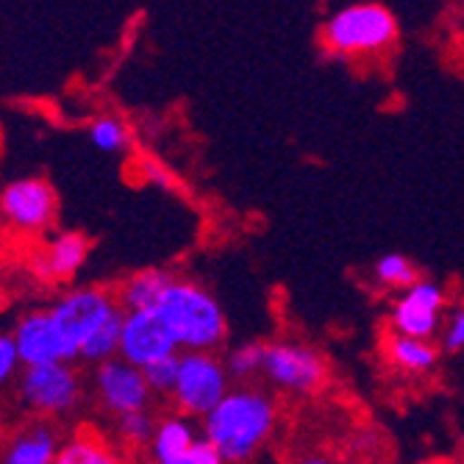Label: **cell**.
Instances as JSON below:
<instances>
[{
	"label": "cell",
	"instance_id": "d6986e66",
	"mask_svg": "<svg viewBox=\"0 0 464 464\" xmlns=\"http://www.w3.org/2000/svg\"><path fill=\"white\" fill-rule=\"evenodd\" d=\"M122 323H125V312H114L87 343L81 348V356L83 362H92V364H106L111 359L120 356V343H122Z\"/></svg>",
	"mask_w": 464,
	"mask_h": 464
},
{
	"label": "cell",
	"instance_id": "484cf974",
	"mask_svg": "<svg viewBox=\"0 0 464 464\" xmlns=\"http://www.w3.org/2000/svg\"><path fill=\"white\" fill-rule=\"evenodd\" d=\"M442 345L450 353L464 351V309H459V312L450 314V320L445 325V334H442Z\"/></svg>",
	"mask_w": 464,
	"mask_h": 464
},
{
	"label": "cell",
	"instance_id": "3957f363",
	"mask_svg": "<svg viewBox=\"0 0 464 464\" xmlns=\"http://www.w3.org/2000/svg\"><path fill=\"white\" fill-rule=\"evenodd\" d=\"M398 39V20L382 4H351L323 25V42L334 56L382 53Z\"/></svg>",
	"mask_w": 464,
	"mask_h": 464
},
{
	"label": "cell",
	"instance_id": "ba28073f",
	"mask_svg": "<svg viewBox=\"0 0 464 464\" xmlns=\"http://www.w3.org/2000/svg\"><path fill=\"white\" fill-rule=\"evenodd\" d=\"M14 343L20 351V362L23 367H45V364H70L75 356L67 348L64 336L48 309H31L25 312L14 331Z\"/></svg>",
	"mask_w": 464,
	"mask_h": 464
},
{
	"label": "cell",
	"instance_id": "5b68a950",
	"mask_svg": "<svg viewBox=\"0 0 464 464\" xmlns=\"http://www.w3.org/2000/svg\"><path fill=\"white\" fill-rule=\"evenodd\" d=\"M120 301L109 289L101 286H83V289H70L67 295L51 306V314L64 336L67 348L72 351V356H81L83 343L114 314L120 312Z\"/></svg>",
	"mask_w": 464,
	"mask_h": 464
},
{
	"label": "cell",
	"instance_id": "30bf717a",
	"mask_svg": "<svg viewBox=\"0 0 464 464\" xmlns=\"http://www.w3.org/2000/svg\"><path fill=\"white\" fill-rule=\"evenodd\" d=\"M179 343L173 340L170 328L164 325L159 312H125L120 359L145 370L153 362L179 356Z\"/></svg>",
	"mask_w": 464,
	"mask_h": 464
},
{
	"label": "cell",
	"instance_id": "f546056e",
	"mask_svg": "<svg viewBox=\"0 0 464 464\" xmlns=\"http://www.w3.org/2000/svg\"><path fill=\"white\" fill-rule=\"evenodd\" d=\"M167 464H192V456H184V459H176V461H167Z\"/></svg>",
	"mask_w": 464,
	"mask_h": 464
},
{
	"label": "cell",
	"instance_id": "44dd1931",
	"mask_svg": "<svg viewBox=\"0 0 464 464\" xmlns=\"http://www.w3.org/2000/svg\"><path fill=\"white\" fill-rule=\"evenodd\" d=\"M156 426H159V423H153V417H150L148 411L122 414V417H117V423H114L117 437H120L125 445H134V448H140V445H153Z\"/></svg>",
	"mask_w": 464,
	"mask_h": 464
},
{
	"label": "cell",
	"instance_id": "8fae6325",
	"mask_svg": "<svg viewBox=\"0 0 464 464\" xmlns=\"http://www.w3.org/2000/svg\"><path fill=\"white\" fill-rule=\"evenodd\" d=\"M95 395L114 417L145 411L150 403V387L145 382V372L125 359H111L98 364L95 370Z\"/></svg>",
	"mask_w": 464,
	"mask_h": 464
},
{
	"label": "cell",
	"instance_id": "4fadbf2b",
	"mask_svg": "<svg viewBox=\"0 0 464 464\" xmlns=\"http://www.w3.org/2000/svg\"><path fill=\"white\" fill-rule=\"evenodd\" d=\"M59 450V431L45 420H36L17 429V434L6 442L4 464H56Z\"/></svg>",
	"mask_w": 464,
	"mask_h": 464
},
{
	"label": "cell",
	"instance_id": "f1b7e54d",
	"mask_svg": "<svg viewBox=\"0 0 464 464\" xmlns=\"http://www.w3.org/2000/svg\"><path fill=\"white\" fill-rule=\"evenodd\" d=\"M420 464H453L448 459H426V461H420Z\"/></svg>",
	"mask_w": 464,
	"mask_h": 464
},
{
	"label": "cell",
	"instance_id": "6da1fadb",
	"mask_svg": "<svg viewBox=\"0 0 464 464\" xmlns=\"http://www.w3.org/2000/svg\"><path fill=\"white\" fill-rule=\"evenodd\" d=\"M276 429V401L259 387H234L220 406L203 417V437L218 445L226 464L256 456Z\"/></svg>",
	"mask_w": 464,
	"mask_h": 464
},
{
	"label": "cell",
	"instance_id": "4316f807",
	"mask_svg": "<svg viewBox=\"0 0 464 464\" xmlns=\"http://www.w3.org/2000/svg\"><path fill=\"white\" fill-rule=\"evenodd\" d=\"M192 464H226L223 453L218 450V445H212L206 437H198V442L192 445Z\"/></svg>",
	"mask_w": 464,
	"mask_h": 464
},
{
	"label": "cell",
	"instance_id": "7c38bea8",
	"mask_svg": "<svg viewBox=\"0 0 464 464\" xmlns=\"http://www.w3.org/2000/svg\"><path fill=\"white\" fill-rule=\"evenodd\" d=\"M445 306V292L434 281L420 278L411 289H406L392 306L390 325L398 336H411V340H431L440 331V314Z\"/></svg>",
	"mask_w": 464,
	"mask_h": 464
},
{
	"label": "cell",
	"instance_id": "7a4b0ae2",
	"mask_svg": "<svg viewBox=\"0 0 464 464\" xmlns=\"http://www.w3.org/2000/svg\"><path fill=\"white\" fill-rule=\"evenodd\" d=\"M159 317L187 353H208L226 340V314L203 286L176 281L159 304Z\"/></svg>",
	"mask_w": 464,
	"mask_h": 464
},
{
	"label": "cell",
	"instance_id": "277c9868",
	"mask_svg": "<svg viewBox=\"0 0 464 464\" xmlns=\"http://www.w3.org/2000/svg\"><path fill=\"white\" fill-rule=\"evenodd\" d=\"M228 367L212 353H181L173 401L184 417H208L231 392Z\"/></svg>",
	"mask_w": 464,
	"mask_h": 464
},
{
	"label": "cell",
	"instance_id": "9a60e30c",
	"mask_svg": "<svg viewBox=\"0 0 464 464\" xmlns=\"http://www.w3.org/2000/svg\"><path fill=\"white\" fill-rule=\"evenodd\" d=\"M173 284H176V278L167 270H159V267L140 270L122 281L117 301H120L122 312H156L167 289Z\"/></svg>",
	"mask_w": 464,
	"mask_h": 464
},
{
	"label": "cell",
	"instance_id": "8992f818",
	"mask_svg": "<svg viewBox=\"0 0 464 464\" xmlns=\"http://www.w3.org/2000/svg\"><path fill=\"white\" fill-rule=\"evenodd\" d=\"M17 398L34 414H67L81 401V378L70 364L25 367L17 382Z\"/></svg>",
	"mask_w": 464,
	"mask_h": 464
},
{
	"label": "cell",
	"instance_id": "603a6c76",
	"mask_svg": "<svg viewBox=\"0 0 464 464\" xmlns=\"http://www.w3.org/2000/svg\"><path fill=\"white\" fill-rule=\"evenodd\" d=\"M265 353H267V345H262V343H245V345L234 348L226 359L228 375L250 378L253 372H259L265 367Z\"/></svg>",
	"mask_w": 464,
	"mask_h": 464
},
{
	"label": "cell",
	"instance_id": "ac0fdd59",
	"mask_svg": "<svg viewBox=\"0 0 464 464\" xmlns=\"http://www.w3.org/2000/svg\"><path fill=\"white\" fill-rule=\"evenodd\" d=\"M387 356L392 364L409 372H429L437 364V348L426 340H411V336L392 334L387 343Z\"/></svg>",
	"mask_w": 464,
	"mask_h": 464
},
{
	"label": "cell",
	"instance_id": "83f0119b",
	"mask_svg": "<svg viewBox=\"0 0 464 464\" xmlns=\"http://www.w3.org/2000/svg\"><path fill=\"white\" fill-rule=\"evenodd\" d=\"M295 464H345V461H340L336 456H328V453H306Z\"/></svg>",
	"mask_w": 464,
	"mask_h": 464
},
{
	"label": "cell",
	"instance_id": "d4e9b609",
	"mask_svg": "<svg viewBox=\"0 0 464 464\" xmlns=\"http://www.w3.org/2000/svg\"><path fill=\"white\" fill-rule=\"evenodd\" d=\"M17 364H23V362H20V351H17L14 336L4 334L0 336V382H12Z\"/></svg>",
	"mask_w": 464,
	"mask_h": 464
},
{
	"label": "cell",
	"instance_id": "ffe728a7",
	"mask_svg": "<svg viewBox=\"0 0 464 464\" xmlns=\"http://www.w3.org/2000/svg\"><path fill=\"white\" fill-rule=\"evenodd\" d=\"M378 284L384 286H392V289H411L420 278H417V267L409 256H403V253H387V256H382L375 262L372 267Z\"/></svg>",
	"mask_w": 464,
	"mask_h": 464
},
{
	"label": "cell",
	"instance_id": "9c48e42d",
	"mask_svg": "<svg viewBox=\"0 0 464 464\" xmlns=\"http://www.w3.org/2000/svg\"><path fill=\"white\" fill-rule=\"evenodd\" d=\"M6 223L25 234L45 231L59 212V198L45 179H17L4 189Z\"/></svg>",
	"mask_w": 464,
	"mask_h": 464
},
{
	"label": "cell",
	"instance_id": "e0dca14e",
	"mask_svg": "<svg viewBox=\"0 0 464 464\" xmlns=\"http://www.w3.org/2000/svg\"><path fill=\"white\" fill-rule=\"evenodd\" d=\"M56 464H125V461H122L120 453H117L106 440H101L98 434L78 431L75 437H70V440L62 445Z\"/></svg>",
	"mask_w": 464,
	"mask_h": 464
},
{
	"label": "cell",
	"instance_id": "7402d4cb",
	"mask_svg": "<svg viewBox=\"0 0 464 464\" xmlns=\"http://www.w3.org/2000/svg\"><path fill=\"white\" fill-rule=\"evenodd\" d=\"M90 140H92V145L98 150H106V153H117V150H122L125 145L131 142L129 129H125V125L117 117H98V120H92Z\"/></svg>",
	"mask_w": 464,
	"mask_h": 464
},
{
	"label": "cell",
	"instance_id": "52a82bcc",
	"mask_svg": "<svg viewBox=\"0 0 464 464\" xmlns=\"http://www.w3.org/2000/svg\"><path fill=\"white\" fill-rule=\"evenodd\" d=\"M262 372H265L267 382L276 384L278 390L312 392L325 382L328 367H325V359L309 345L273 343V345H267Z\"/></svg>",
	"mask_w": 464,
	"mask_h": 464
},
{
	"label": "cell",
	"instance_id": "2e32d148",
	"mask_svg": "<svg viewBox=\"0 0 464 464\" xmlns=\"http://www.w3.org/2000/svg\"><path fill=\"white\" fill-rule=\"evenodd\" d=\"M198 442L192 423L184 414H170L164 417L156 426V437H153V459L156 464H167L176 461L192 453V445Z\"/></svg>",
	"mask_w": 464,
	"mask_h": 464
},
{
	"label": "cell",
	"instance_id": "5bb4252c",
	"mask_svg": "<svg viewBox=\"0 0 464 464\" xmlns=\"http://www.w3.org/2000/svg\"><path fill=\"white\" fill-rule=\"evenodd\" d=\"M87 253H90V242L83 234H59L45 253H39L34 259V270L39 278L45 281H64L70 276L78 273V267L87 262Z\"/></svg>",
	"mask_w": 464,
	"mask_h": 464
},
{
	"label": "cell",
	"instance_id": "cb8c5ba5",
	"mask_svg": "<svg viewBox=\"0 0 464 464\" xmlns=\"http://www.w3.org/2000/svg\"><path fill=\"white\" fill-rule=\"evenodd\" d=\"M179 362H181V356H170V359L153 362L150 367L142 370L150 392H156V395H173L176 382H179Z\"/></svg>",
	"mask_w": 464,
	"mask_h": 464
}]
</instances>
